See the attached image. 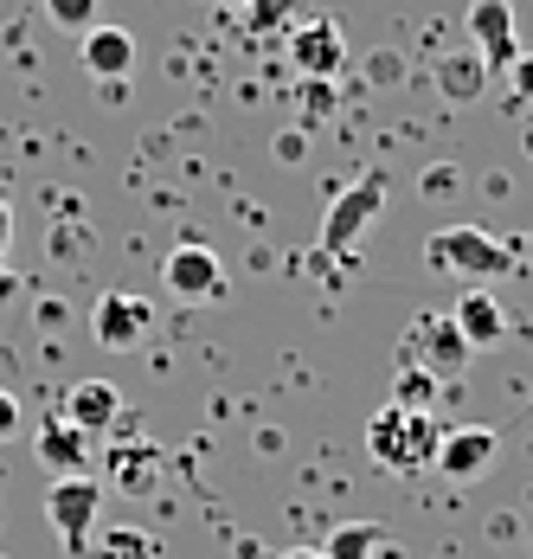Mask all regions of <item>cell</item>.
I'll return each instance as SVG.
<instances>
[{"mask_svg":"<svg viewBox=\"0 0 533 559\" xmlns=\"http://www.w3.org/2000/svg\"><path fill=\"white\" fill-rule=\"evenodd\" d=\"M437 444H443V425L430 412L412 405H379L374 425H367V450L386 476H425L437 469Z\"/></svg>","mask_w":533,"mask_h":559,"instance_id":"obj_1","label":"cell"},{"mask_svg":"<svg viewBox=\"0 0 533 559\" xmlns=\"http://www.w3.org/2000/svg\"><path fill=\"white\" fill-rule=\"evenodd\" d=\"M470 360H476V347L463 341V329H457L443 309L418 316V322L405 329V341H399V367H418V373H430L437 386L463 380V373H470Z\"/></svg>","mask_w":533,"mask_h":559,"instance_id":"obj_2","label":"cell"},{"mask_svg":"<svg viewBox=\"0 0 533 559\" xmlns=\"http://www.w3.org/2000/svg\"><path fill=\"white\" fill-rule=\"evenodd\" d=\"M425 264L430 271H450V277H470V283H488V277H508L514 271L508 245L488 238L482 225H443V231H430Z\"/></svg>","mask_w":533,"mask_h":559,"instance_id":"obj_3","label":"cell"},{"mask_svg":"<svg viewBox=\"0 0 533 559\" xmlns=\"http://www.w3.org/2000/svg\"><path fill=\"white\" fill-rule=\"evenodd\" d=\"M379 206H386V174H360V180L328 206V219H321V258L341 264V258L360 245V231L379 219Z\"/></svg>","mask_w":533,"mask_h":559,"instance_id":"obj_4","label":"cell"},{"mask_svg":"<svg viewBox=\"0 0 533 559\" xmlns=\"http://www.w3.org/2000/svg\"><path fill=\"white\" fill-rule=\"evenodd\" d=\"M97 508H104V489L91 483V476H58L52 496H46V514H52L58 540H64V554L84 559L91 554V527H97Z\"/></svg>","mask_w":533,"mask_h":559,"instance_id":"obj_5","label":"cell"},{"mask_svg":"<svg viewBox=\"0 0 533 559\" xmlns=\"http://www.w3.org/2000/svg\"><path fill=\"white\" fill-rule=\"evenodd\" d=\"M161 283H167V296H180V302H213L218 289H225L218 251L200 245V238H180V245L161 258Z\"/></svg>","mask_w":533,"mask_h":559,"instance_id":"obj_6","label":"cell"},{"mask_svg":"<svg viewBox=\"0 0 533 559\" xmlns=\"http://www.w3.org/2000/svg\"><path fill=\"white\" fill-rule=\"evenodd\" d=\"M289 64L296 78H334L347 64V39L334 20H309V26H289Z\"/></svg>","mask_w":533,"mask_h":559,"instance_id":"obj_7","label":"cell"},{"mask_svg":"<svg viewBox=\"0 0 533 559\" xmlns=\"http://www.w3.org/2000/svg\"><path fill=\"white\" fill-rule=\"evenodd\" d=\"M495 456H501V438H495L488 425H463V431H443V444H437V469H443L450 483H476Z\"/></svg>","mask_w":533,"mask_h":559,"instance_id":"obj_8","label":"cell"},{"mask_svg":"<svg viewBox=\"0 0 533 559\" xmlns=\"http://www.w3.org/2000/svg\"><path fill=\"white\" fill-rule=\"evenodd\" d=\"M470 39H476L482 64H514L521 58V39H514V7L508 0H476L470 7Z\"/></svg>","mask_w":533,"mask_h":559,"instance_id":"obj_9","label":"cell"},{"mask_svg":"<svg viewBox=\"0 0 533 559\" xmlns=\"http://www.w3.org/2000/svg\"><path fill=\"white\" fill-rule=\"evenodd\" d=\"M149 322H155V309L142 296H129V289H109L104 302H97V316H91V329H97L104 347H135V341L149 335Z\"/></svg>","mask_w":533,"mask_h":559,"instance_id":"obj_10","label":"cell"},{"mask_svg":"<svg viewBox=\"0 0 533 559\" xmlns=\"http://www.w3.org/2000/svg\"><path fill=\"white\" fill-rule=\"evenodd\" d=\"M64 418H71L78 431L104 438V431L122 425V392L109 386V380H78V386L64 392Z\"/></svg>","mask_w":533,"mask_h":559,"instance_id":"obj_11","label":"cell"},{"mask_svg":"<svg viewBox=\"0 0 533 559\" xmlns=\"http://www.w3.org/2000/svg\"><path fill=\"white\" fill-rule=\"evenodd\" d=\"M450 322L463 329L470 347H488V341L508 335V309H501V296H488V289H463V296L450 302Z\"/></svg>","mask_w":533,"mask_h":559,"instance_id":"obj_12","label":"cell"},{"mask_svg":"<svg viewBox=\"0 0 533 559\" xmlns=\"http://www.w3.org/2000/svg\"><path fill=\"white\" fill-rule=\"evenodd\" d=\"M39 463H46V469H58V476H78V469L91 463V431H78L64 412H58V418H46V425H39Z\"/></svg>","mask_w":533,"mask_h":559,"instance_id":"obj_13","label":"cell"},{"mask_svg":"<svg viewBox=\"0 0 533 559\" xmlns=\"http://www.w3.org/2000/svg\"><path fill=\"white\" fill-rule=\"evenodd\" d=\"M104 476H109V489H122V496H142V489H155V476H161V450L155 444H116L104 456Z\"/></svg>","mask_w":533,"mask_h":559,"instance_id":"obj_14","label":"cell"},{"mask_svg":"<svg viewBox=\"0 0 533 559\" xmlns=\"http://www.w3.org/2000/svg\"><path fill=\"white\" fill-rule=\"evenodd\" d=\"M78 58H84L91 78H129V64H135V39H129L122 26H91L84 46H78Z\"/></svg>","mask_w":533,"mask_h":559,"instance_id":"obj_15","label":"cell"},{"mask_svg":"<svg viewBox=\"0 0 533 559\" xmlns=\"http://www.w3.org/2000/svg\"><path fill=\"white\" fill-rule=\"evenodd\" d=\"M482 84H488V64H482V52H450L443 64H437V91H443L450 104H476Z\"/></svg>","mask_w":533,"mask_h":559,"instance_id":"obj_16","label":"cell"},{"mask_svg":"<svg viewBox=\"0 0 533 559\" xmlns=\"http://www.w3.org/2000/svg\"><path fill=\"white\" fill-rule=\"evenodd\" d=\"M374 547H386V527L379 521H347V527L328 534L321 559H374Z\"/></svg>","mask_w":533,"mask_h":559,"instance_id":"obj_17","label":"cell"},{"mask_svg":"<svg viewBox=\"0 0 533 559\" xmlns=\"http://www.w3.org/2000/svg\"><path fill=\"white\" fill-rule=\"evenodd\" d=\"M296 26V0H245V33L270 46V39H283Z\"/></svg>","mask_w":533,"mask_h":559,"instance_id":"obj_18","label":"cell"},{"mask_svg":"<svg viewBox=\"0 0 533 559\" xmlns=\"http://www.w3.org/2000/svg\"><path fill=\"white\" fill-rule=\"evenodd\" d=\"M161 547L149 534H135V527H109L104 540H97V559H155Z\"/></svg>","mask_w":533,"mask_h":559,"instance_id":"obj_19","label":"cell"},{"mask_svg":"<svg viewBox=\"0 0 533 559\" xmlns=\"http://www.w3.org/2000/svg\"><path fill=\"white\" fill-rule=\"evenodd\" d=\"M430 399H437V380L418 373V367H399V386H392V405H412V412H430Z\"/></svg>","mask_w":533,"mask_h":559,"instance_id":"obj_20","label":"cell"},{"mask_svg":"<svg viewBox=\"0 0 533 559\" xmlns=\"http://www.w3.org/2000/svg\"><path fill=\"white\" fill-rule=\"evenodd\" d=\"M46 13H52V26H64V33H91L97 26V0H46Z\"/></svg>","mask_w":533,"mask_h":559,"instance_id":"obj_21","label":"cell"},{"mask_svg":"<svg viewBox=\"0 0 533 559\" xmlns=\"http://www.w3.org/2000/svg\"><path fill=\"white\" fill-rule=\"evenodd\" d=\"M303 110H309V116L334 110V84H328V78H303Z\"/></svg>","mask_w":533,"mask_h":559,"instance_id":"obj_22","label":"cell"},{"mask_svg":"<svg viewBox=\"0 0 533 559\" xmlns=\"http://www.w3.org/2000/svg\"><path fill=\"white\" fill-rule=\"evenodd\" d=\"M13 431H20V399H13V392H0V444H7Z\"/></svg>","mask_w":533,"mask_h":559,"instance_id":"obj_23","label":"cell"},{"mask_svg":"<svg viewBox=\"0 0 533 559\" xmlns=\"http://www.w3.org/2000/svg\"><path fill=\"white\" fill-rule=\"evenodd\" d=\"M514 97H528V104H533V52L514 58Z\"/></svg>","mask_w":533,"mask_h":559,"instance_id":"obj_24","label":"cell"},{"mask_svg":"<svg viewBox=\"0 0 533 559\" xmlns=\"http://www.w3.org/2000/svg\"><path fill=\"white\" fill-rule=\"evenodd\" d=\"M450 180H457V168H430V174H425V193H443Z\"/></svg>","mask_w":533,"mask_h":559,"instance_id":"obj_25","label":"cell"},{"mask_svg":"<svg viewBox=\"0 0 533 559\" xmlns=\"http://www.w3.org/2000/svg\"><path fill=\"white\" fill-rule=\"evenodd\" d=\"M7 231H13V213H7V193H0V264H7Z\"/></svg>","mask_w":533,"mask_h":559,"instance_id":"obj_26","label":"cell"},{"mask_svg":"<svg viewBox=\"0 0 533 559\" xmlns=\"http://www.w3.org/2000/svg\"><path fill=\"white\" fill-rule=\"evenodd\" d=\"M283 559H321V554H316V547H289Z\"/></svg>","mask_w":533,"mask_h":559,"instance_id":"obj_27","label":"cell"},{"mask_svg":"<svg viewBox=\"0 0 533 559\" xmlns=\"http://www.w3.org/2000/svg\"><path fill=\"white\" fill-rule=\"evenodd\" d=\"M528 155H533V122H528Z\"/></svg>","mask_w":533,"mask_h":559,"instance_id":"obj_28","label":"cell"},{"mask_svg":"<svg viewBox=\"0 0 533 559\" xmlns=\"http://www.w3.org/2000/svg\"><path fill=\"white\" fill-rule=\"evenodd\" d=\"M218 7H245V0H218Z\"/></svg>","mask_w":533,"mask_h":559,"instance_id":"obj_29","label":"cell"}]
</instances>
